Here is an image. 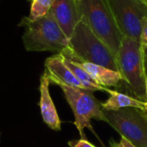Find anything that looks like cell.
Returning a JSON list of instances; mask_svg holds the SVG:
<instances>
[{
    "label": "cell",
    "instance_id": "6da1fadb",
    "mask_svg": "<svg viewBox=\"0 0 147 147\" xmlns=\"http://www.w3.org/2000/svg\"><path fill=\"white\" fill-rule=\"evenodd\" d=\"M60 53L75 61L92 63L119 71L115 54L83 20L69 39V47Z\"/></svg>",
    "mask_w": 147,
    "mask_h": 147
},
{
    "label": "cell",
    "instance_id": "7a4b0ae2",
    "mask_svg": "<svg viewBox=\"0 0 147 147\" xmlns=\"http://www.w3.org/2000/svg\"><path fill=\"white\" fill-rule=\"evenodd\" d=\"M19 26L24 29L22 41L28 52H53L60 53L69 47V39L49 11L34 20L23 17Z\"/></svg>",
    "mask_w": 147,
    "mask_h": 147
},
{
    "label": "cell",
    "instance_id": "3957f363",
    "mask_svg": "<svg viewBox=\"0 0 147 147\" xmlns=\"http://www.w3.org/2000/svg\"><path fill=\"white\" fill-rule=\"evenodd\" d=\"M78 3L82 20L116 57L123 35L107 0H78Z\"/></svg>",
    "mask_w": 147,
    "mask_h": 147
},
{
    "label": "cell",
    "instance_id": "277c9868",
    "mask_svg": "<svg viewBox=\"0 0 147 147\" xmlns=\"http://www.w3.org/2000/svg\"><path fill=\"white\" fill-rule=\"evenodd\" d=\"M119 72L136 98L146 102V77L144 69L143 46L140 40L123 36L116 55Z\"/></svg>",
    "mask_w": 147,
    "mask_h": 147
},
{
    "label": "cell",
    "instance_id": "5b68a950",
    "mask_svg": "<svg viewBox=\"0 0 147 147\" xmlns=\"http://www.w3.org/2000/svg\"><path fill=\"white\" fill-rule=\"evenodd\" d=\"M59 87L62 89L65 99L73 111L75 116L74 125L76 126L81 139H86L84 130L88 128L103 146L102 140L95 132L90 123L92 119L107 122V118L105 116L104 109L102 107V102L96 99L91 90L64 85Z\"/></svg>",
    "mask_w": 147,
    "mask_h": 147
},
{
    "label": "cell",
    "instance_id": "8992f818",
    "mask_svg": "<svg viewBox=\"0 0 147 147\" xmlns=\"http://www.w3.org/2000/svg\"><path fill=\"white\" fill-rule=\"evenodd\" d=\"M107 123L121 137L136 147H147V116L143 110L126 108L116 111H105Z\"/></svg>",
    "mask_w": 147,
    "mask_h": 147
},
{
    "label": "cell",
    "instance_id": "52a82bcc",
    "mask_svg": "<svg viewBox=\"0 0 147 147\" xmlns=\"http://www.w3.org/2000/svg\"><path fill=\"white\" fill-rule=\"evenodd\" d=\"M123 36L140 40L142 20L147 17V6L138 0H107Z\"/></svg>",
    "mask_w": 147,
    "mask_h": 147
},
{
    "label": "cell",
    "instance_id": "ba28073f",
    "mask_svg": "<svg viewBox=\"0 0 147 147\" xmlns=\"http://www.w3.org/2000/svg\"><path fill=\"white\" fill-rule=\"evenodd\" d=\"M50 12L68 39L82 20L78 0H53Z\"/></svg>",
    "mask_w": 147,
    "mask_h": 147
},
{
    "label": "cell",
    "instance_id": "9c48e42d",
    "mask_svg": "<svg viewBox=\"0 0 147 147\" xmlns=\"http://www.w3.org/2000/svg\"><path fill=\"white\" fill-rule=\"evenodd\" d=\"M45 71L47 73L50 83H54L59 86L64 85L78 89H84L81 83L77 79L71 71L65 64L60 53H57L46 59Z\"/></svg>",
    "mask_w": 147,
    "mask_h": 147
},
{
    "label": "cell",
    "instance_id": "30bf717a",
    "mask_svg": "<svg viewBox=\"0 0 147 147\" xmlns=\"http://www.w3.org/2000/svg\"><path fill=\"white\" fill-rule=\"evenodd\" d=\"M50 79L44 71L40 79V109L44 122L53 130H61V121L49 92Z\"/></svg>",
    "mask_w": 147,
    "mask_h": 147
},
{
    "label": "cell",
    "instance_id": "8fae6325",
    "mask_svg": "<svg viewBox=\"0 0 147 147\" xmlns=\"http://www.w3.org/2000/svg\"><path fill=\"white\" fill-rule=\"evenodd\" d=\"M75 61V60H74ZM99 85L102 87H117L121 81H123L122 76L119 71L111 70L102 65L76 61Z\"/></svg>",
    "mask_w": 147,
    "mask_h": 147
},
{
    "label": "cell",
    "instance_id": "7c38bea8",
    "mask_svg": "<svg viewBox=\"0 0 147 147\" xmlns=\"http://www.w3.org/2000/svg\"><path fill=\"white\" fill-rule=\"evenodd\" d=\"M104 91L109 94V99L106 102H102V107L105 111H116L126 108H136L141 110L145 109L146 102L106 87L104 88Z\"/></svg>",
    "mask_w": 147,
    "mask_h": 147
},
{
    "label": "cell",
    "instance_id": "4fadbf2b",
    "mask_svg": "<svg viewBox=\"0 0 147 147\" xmlns=\"http://www.w3.org/2000/svg\"><path fill=\"white\" fill-rule=\"evenodd\" d=\"M61 56H62L63 60H64L65 64L66 65V66L71 71V72L74 74V76L77 78V79L81 83L84 89L91 90L93 92L96 90H103L104 91L105 87L99 85L76 61H74L62 54H61Z\"/></svg>",
    "mask_w": 147,
    "mask_h": 147
},
{
    "label": "cell",
    "instance_id": "5bb4252c",
    "mask_svg": "<svg viewBox=\"0 0 147 147\" xmlns=\"http://www.w3.org/2000/svg\"><path fill=\"white\" fill-rule=\"evenodd\" d=\"M30 3V13L28 16L30 20H34L47 15L52 7L53 0H28Z\"/></svg>",
    "mask_w": 147,
    "mask_h": 147
},
{
    "label": "cell",
    "instance_id": "9a60e30c",
    "mask_svg": "<svg viewBox=\"0 0 147 147\" xmlns=\"http://www.w3.org/2000/svg\"><path fill=\"white\" fill-rule=\"evenodd\" d=\"M70 147H96L86 139H80L78 140H71L68 142Z\"/></svg>",
    "mask_w": 147,
    "mask_h": 147
},
{
    "label": "cell",
    "instance_id": "2e32d148",
    "mask_svg": "<svg viewBox=\"0 0 147 147\" xmlns=\"http://www.w3.org/2000/svg\"><path fill=\"white\" fill-rule=\"evenodd\" d=\"M140 40L143 47H147V17H145L142 20L141 34H140Z\"/></svg>",
    "mask_w": 147,
    "mask_h": 147
},
{
    "label": "cell",
    "instance_id": "e0dca14e",
    "mask_svg": "<svg viewBox=\"0 0 147 147\" xmlns=\"http://www.w3.org/2000/svg\"><path fill=\"white\" fill-rule=\"evenodd\" d=\"M111 147H136L133 143H131L129 140H127L126 138L121 137L120 142L118 143H111Z\"/></svg>",
    "mask_w": 147,
    "mask_h": 147
},
{
    "label": "cell",
    "instance_id": "ac0fdd59",
    "mask_svg": "<svg viewBox=\"0 0 147 147\" xmlns=\"http://www.w3.org/2000/svg\"><path fill=\"white\" fill-rule=\"evenodd\" d=\"M143 58H144V69L147 78V47H143Z\"/></svg>",
    "mask_w": 147,
    "mask_h": 147
},
{
    "label": "cell",
    "instance_id": "d6986e66",
    "mask_svg": "<svg viewBox=\"0 0 147 147\" xmlns=\"http://www.w3.org/2000/svg\"><path fill=\"white\" fill-rule=\"evenodd\" d=\"M143 112L145 113V115L147 116V102H146V106H145V109L143 110Z\"/></svg>",
    "mask_w": 147,
    "mask_h": 147
},
{
    "label": "cell",
    "instance_id": "ffe728a7",
    "mask_svg": "<svg viewBox=\"0 0 147 147\" xmlns=\"http://www.w3.org/2000/svg\"><path fill=\"white\" fill-rule=\"evenodd\" d=\"M139 2H140V3H144L145 5H146L147 6V0H138Z\"/></svg>",
    "mask_w": 147,
    "mask_h": 147
},
{
    "label": "cell",
    "instance_id": "44dd1931",
    "mask_svg": "<svg viewBox=\"0 0 147 147\" xmlns=\"http://www.w3.org/2000/svg\"><path fill=\"white\" fill-rule=\"evenodd\" d=\"M146 102H147V78H146Z\"/></svg>",
    "mask_w": 147,
    "mask_h": 147
}]
</instances>
